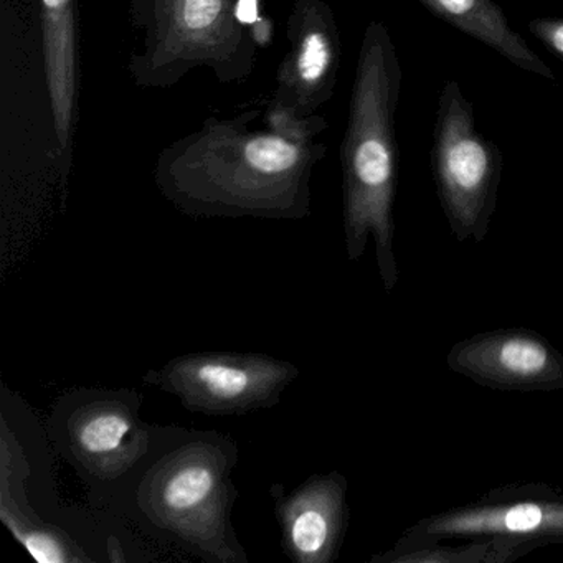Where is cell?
Masks as SVG:
<instances>
[{"instance_id": "obj_1", "label": "cell", "mask_w": 563, "mask_h": 563, "mask_svg": "<svg viewBox=\"0 0 563 563\" xmlns=\"http://www.w3.org/2000/svg\"><path fill=\"white\" fill-rule=\"evenodd\" d=\"M260 111L207 120L199 131L157 157V189L194 219L302 220L311 216V176L324 159V118L295 120L269 107L266 130Z\"/></svg>"}, {"instance_id": "obj_2", "label": "cell", "mask_w": 563, "mask_h": 563, "mask_svg": "<svg viewBox=\"0 0 563 563\" xmlns=\"http://www.w3.org/2000/svg\"><path fill=\"white\" fill-rule=\"evenodd\" d=\"M401 71L390 32L382 22L365 29L342 141L345 250L358 262L374 239L377 268L388 292L397 286L394 200L397 187L395 113Z\"/></svg>"}, {"instance_id": "obj_3", "label": "cell", "mask_w": 563, "mask_h": 563, "mask_svg": "<svg viewBox=\"0 0 563 563\" xmlns=\"http://www.w3.org/2000/svg\"><path fill=\"white\" fill-rule=\"evenodd\" d=\"M239 444L219 431L156 428L136 471L134 509L143 522L187 552L216 563H249L232 526L240 497L232 474Z\"/></svg>"}, {"instance_id": "obj_4", "label": "cell", "mask_w": 563, "mask_h": 563, "mask_svg": "<svg viewBox=\"0 0 563 563\" xmlns=\"http://www.w3.org/2000/svg\"><path fill=\"white\" fill-rule=\"evenodd\" d=\"M256 0H130L136 47L128 71L141 88H170L206 68L220 84L243 81L255 70L262 44L250 19Z\"/></svg>"}, {"instance_id": "obj_5", "label": "cell", "mask_w": 563, "mask_h": 563, "mask_svg": "<svg viewBox=\"0 0 563 563\" xmlns=\"http://www.w3.org/2000/svg\"><path fill=\"white\" fill-rule=\"evenodd\" d=\"M143 401L130 388H77L55 401L52 440L88 486L120 484L146 460L156 428L141 418Z\"/></svg>"}, {"instance_id": "obj_6", "label": "cell", "mask_w": 563, "mask_h": 563, "mask_svg": "<svg viewBox=\"0 0 563 563\" xmlns=\"http://www.w3.org/2000/svg\"><path fill=\"white\" fill-rule=\"evenodd\" d=\"M433 169L438 197L457 242L486 236L503 173L499 147L477 131L473 107L456 81L438 101Z\"/></svg>"}, {"instance_id": "obj_7", "label": "cell", "mask_w": 563, "mask_h": 563, "mask_svg": "<svg viewBox=\"0 0 563 563\" xmlns=\"http://www.w3.org/2000/svg\"><path fill=\"white\" fill-rule=\"evenodd\" d=\"M299 368L262 352H194L146 372L144 384L207 417H243L282 401Z\"/></svg>"}, {"instance_id": "obj_8", "label": "cell", "mask_w": 563, "mask_h": 563, "mask_svg": "<svg viewBox=\"0 0 563 563\" xmlns=\"http://www.w3.org/2000/svg\"><path fill=\"white\" fill-rule=\"evenodd\" d=\"M493 494L496 497L420 520L394 549L431 545L443 539L489 540L494 562L503 563L522 550L563 542V494L542 486L522 487V494Z\"/></svg>"}, {"instance_id": "obj_9", "label": "cell", "mask_w": 563, "mask_h": 563, "mask_svg": "<svg viewBox=\"0 0 563 563\" xmlns=\"http://www.w3.org/2000/svg\"><path fill=\"white\" fill-rule=\"evenodd\" d=\"M289 51L278 70L269 107L295 120L316 117L338 84L341 35L324 0H296L286 24Z\"/></svg>"}, {"instance_id": "obj_10", "label": "cell", "mask_w": 563, "mask_h": 563, "mask_svg": "<svg viewBox=\"0 0 563 563\" xmlns=\"http://www.w3.org/2000/svg\"><path fill=\"white\" fill-rule=\"evenodd\" d=\"M451 371L504 391L563 388V354L545 338L523 329H500L464 339L446 357Z\"/></svg>"}, {"instance_id": "obj_11", "label": "cell", "mask_w": 563, "mask_h": 563, "mask_svg": "<svg viewBox=\"0 0 563 563\" xmlns=\"http://www.w3.org/2000/svg\"><path fill=\"white\" fill-rule=\"evenodd\" d=\"M347 479L338 471L312 474L283 496L276 486L275 514L283 552L295 563L338 560L349 522Z\"/></svg>"}, {"instance_id": "obj_12", "label": "cell", "mask_w": 563, "mask_h": 563, "mask_svg": "<svg viewBox=\"0 0 563 563\" xmlns=\"http://www.w3.org/2000/svg\"><path fill=\"white\" fill-rule=\"evenodd\" d=\"M42 37L55 134L68 157L77 101L75 0H42Z\"/></svg>"}, {"instance_id": "obj_13", "label": "cell", "mask_w": 563, "mask_h": 563, "mask_svg": "<svg viewBox=\"0 0 563 563\" xmlns=\"http://www.w3.org/2000/svg\"><path fill=\"white\" fill-rule=\"evenodd\" d=\"M424 8L454 27L483 42L487 47L512 62L516 67L540 77L555 80L549 67L536 52L512 31L504 12L493 0H420Z\"/></svg>"}, {"instance_id": "obj_14", "label": "cell", "mask_w": 563, "mask_h": 563, "mask_svg": "<svg viewBox=\"0 0 563 563\" xmlns=\"http://www.w3.org/2000/svg\"><path fill=\"white\" fill-rule=\"evenodd\" d=\"M19 499L14 479L0 466V519L9 532L38 563H90L91 556L60 527L45 522L25 499V481Z\"/></svg>"}, {"instance_id": "obj_15", "label": "cell", "mask_w": 563, "mask_h": 563, "mask_svg": "<svg viewBox=\"0 0 563 563\" xmlns=\"http://www.w3.org/2000/svg\"><path fill=\"white\" fill-rule=\"evenodd\" d=\"M372 562L382 563H494L493 543L489 540H476L461 549H444L437 543L413 547V549L388 550L374 556Z\"/></svg>"}, {"instance_id": "obj_16", "label": "cell", "mask_w": 563, "mask_h": 563, "mask_svg": "<svg viewBox=\"0 0 563 563\" xmlns=\"http://www.w3.org/2000/svg\"><path fill=\"white\" fill-rule=\"evenodd\" d=\"M529 29L556 57L563 58V21L536 19L530 22Z\"/></svg>"}]
</instances>
